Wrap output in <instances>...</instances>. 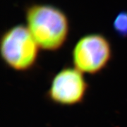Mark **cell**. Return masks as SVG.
<instances>
[{
    "instance_id": "cell-1",
    "label": "cell",
    "mask_w": 127,
    "mask_h": 127,
    "mask_svg": "<svg viewBox=\"0 0 127 127\" xmlns=\"http://www.w3.org/2000/svg\"><path fill=\"white\" fill-rule=\"evenodd\" d=\"M26 26L41 50L56 52L68 40L70 21L63 10L50 4H32L25 11Z\"/></svg>"
},
{
    "instance_id": "cell-2",
    "label": "cell",
    "mask_w": 127,
    "mask_h": 127,
    "mask_svg": "<svg viewBox=\"0 0 127 127\" xmlns=\"http://www.w3.org/2000/svg\"><path fill=\"white\" fill-rule=\"evenodd\" d=\"M40 50L26 25L11 26L1 37V59L7 67L17 72H27L34 68Z\"/></svg>"
},
{
    "instance_id": "cell-3",
    "label": "cell",
    "mask_w": 127,
    "mask_h": 127,
    "mask_svg": "<svg viewBox=\"0 0 127 127\" xmlns=\"http://www.w3.org/2000/svg\"><path fill=\"white\" fill-rule=\"evenodd\" d=\"M112 47L109 39L97 32L80 37L73 47V66L84 74L95 75L107 68L112 59Z\"/></svg>"
},
{
    "instance_id": "cell-4",
    "label": "cell",
    "mask_w": 127,
    "mask_h": 127,
    "mask_svg": "<svg viewBox=\"0 0 127 127\" xmlns=\"http://www.w3.org/2000/svg\"><path fill=\"white\" fill-rule=\"evenodd\" d=\"M88 91L84 73L74 66L61 69L52 78L46 97L51 102L71 107L82 103Z\"/></svg>"
},
{
    "instance_id": "cell-5",
    "label": "cell",
    "mask_w": 127,
    "mask_h": 127,
    "mask_svg": "<svg viewBox=\"0 0 127 127\" xmlns=\"http://www.w3.org/2000/svg\"><path fill=\"white\" fill-rule=\"evenodd\" d=\"M113 28L119 36L127 37V12H120L115 17L113 22Z\"/></svg>"
}]
</instances>
